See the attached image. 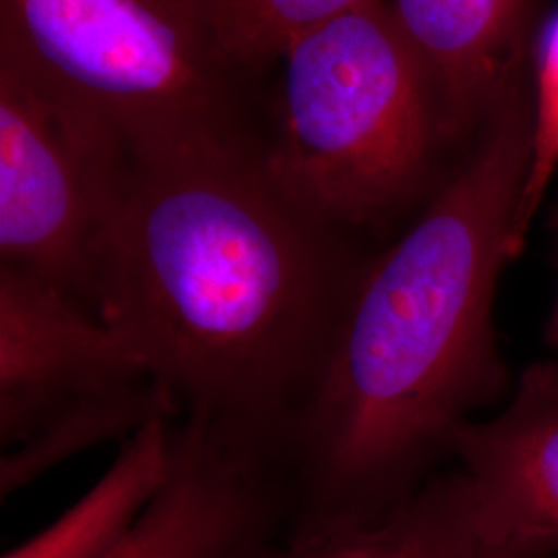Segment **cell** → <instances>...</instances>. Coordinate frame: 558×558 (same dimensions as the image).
Wrapping results in <instances>:
<instances>
[{"instance_id": "6da1fadb", "label": "cell", "mask_w": 558, "mask_h": 558, "mask_svg": "<svg viewBox=\"0 0 558 558\" xmlns=\"http://www.w3.org/2000/svg\"><path fill=\"white\" fill-rule=\"evenodd\" d=\"M232 133L126 149L92 306L177 420L279 453L331 348L359 263Z\"/></svg>"}, {"instance_id": "7a4b0ae2", "label": "cell", "mask_w": 558, "mask_h": 558, "mask_svg": "<svg viewBox=\"0 0 558 558\" xmlns=\"http://www.w3.org/2000/svg\"><path fill=\"white\" fill-rule=\"evenodd\" d=\"M532 158L513 89L418 220L360 267L279 453L292 509L283 538L371 523L430 478L433 461L505 383L493 304Z\"/></svg>"}, {"instance_id": "3957f363", "label": "cell", "mask_w": 558, "mask_h": 558, "mask_svg": "<svg viewBox=\"0 0 558 558\" xmlns=\"http://www.w3.org/2000/svg\"><path fill=\"white\" fill-rule=\"evenodd\" d=\"M269 174L329 230L393 216L430 172L439 110L428 69L385 0L323 21L283 52Z\"/></svg>"}, {"instance_id": "277c9868", "label": "cell", "mask_w": 558, "mask_h": 558, "mask_svg": "<svg viewBox=\"0 0 558 558\" xmlns=\"http://www.w3.org/2000/svg\"><path fill=\"white\" fill-rule=\"evenodd\" d=\"M0 54L110 124L126 149L230 131L199 0H0Z\"/></svg>"}, {"instance_id": "5b68a950", "label": "cell", "mask_w": 558, "mask_h": 558, "mask_svg": "<svg viewBox=\"0 0 558 558\" xmlns=\"http://www.w3.org/2000/svg\"><path fill=\"white\" fill-rule=\"evenodd\" d=\"M177 410L140 354L83 300L0 265V497Z\"/></svg>"}, {"instance_id": "8992f818", "label": "cell", "mask_w": 558, "mask_h": 558, "mask_svg": "<svg viewBox=\"0 0 558 558\" xmlns=\"http://www.w3.org/2000/svg\"><path fill=\"white\" fill-rule=\"evenodd\" d=\"M124 156L110 124L0 54V265L92 306L96 246Z\"/></svg>"}, {"instance_id": "52a82bcc", "label": "cell", "mask_w": 558, "mask_h": 558, "mask_svg": "<svg viewBox=\"0 0 558 558\" xmlns=\"http://www.w3.org/2000/svg\"><path fill=\"white\" fill-rule=\"evenodd\" d=\"M292 509L278 461L177 420L158 495L104 558H253L283 538Z\"/></svg>"}, {"instance_id": "ba28073f", "label": "cell", "mask_w": 558, "mask_h": 558, "mask_svg": "<svg viewBox=\"0 0 558 558\" xmlns=\"http://www.w3.org/2000/svg\"><path fill=\"white\" fill-rule=\"evenodd\" d=\"M557 548L461 468L359 527L281 538L253 558H548Z\"/></svg>"}, {"instance_id": "9c48e42d", "label": "cell", "mask_w": 558, "mask_h": 558, "mask_svg": "<svg viewBox=\"0 0 558 558\" xmlns=\"http://www.w3.org/2000/svg\"><path fill=\"white\" fill-rule=\"evenodd\" d=\"M393 13L424 60L440 133L456 137L509 94L523 0H393Z\"/></svg>"}, {"instance_id": "30bf717a", "label": "cell", "mask_w": 558, "mask_h": 558, "mask_svg": "<svg viewBox=\"0 0 558 558\" xmlns=\"http://www.w3.org/2000/svg\"><path fill=\"white\" fill-rule=\"evenodd\" d=\"M449 453L558 550V362L530 366L499 416L463 422Z\"/></svg>"}, {"instance_id": "8fae6325", "label": "cell", "mask_w": 558, "mask_h": 558, "mask_svg": "<svg viewBox=\"0 0 558 558\" xmlns=\"http://www.w3.org/2000/svg\"><path fill=\"white\" fill-rule=\"evenodd\" d=\"M174 420L122 440L112 465L69 511L2 558H104L158 495L172 463Z\"/></svg>"}, {"instance_id": "7c38bea8", "label": "cell", "mask_w": 558, "mask_h": 558, "mask_svg": "<svg viewBox=\"0 0 558 558\" xmlns=\"http://www.w3.org/2000/svg\"><path fill=\"white\" fill-rule=\"evenodd\" d=\"M364 0H216L205 9L221 64L279 57L283 48L323 21Z\"/></svg>"}, {"instance_id": "4fadbf2b", "label": "cell", "mask_w": 558, "mask_h": 558, "mask_svg": "<svg viewBox=\"0 0 558 558\" xmlns=\"http://www.w3.org/2000/svg\"><path fill=\"white\" fill-rule=\"evenodd\" d=\"M558 168V17L553 21L539 57L538 110L532 119V158L530 172L519 205L515 242L518 251L523 234L538 209L542 195Z\"/></svg>"}, {"instance_id": "5bb4252c", "label": "cell", "mask_w": 558, "mask_h": 558, "mask_svg": "<svg viewBox=\"0 0 558 558\" xmlns=\"http://www.w3.org/2000/svg\"><path fill=\"white\" fill-rule=\"evenodd\" d=\"M546 336L550 339V343L553 345H557L558 348V294L557 302H555V308H553V315H550V320H548V329H546Z\"/></svg>"}, {"instance_id": "9a60e30c", "label": "cell", "mask_w": 558, "mask_h": 558, "mask_svg": "<svg viewBox=\"0 0 558 558\" xmlns=\"http://www.w3.org/2000/svg\"><path fill=\"white\" fill-rule=\"evenodd\" d=\"M211 2H216V0H203V7H205V9H207V7H209V4H211Z\"/></svg>"}, {"instance_id": "2e32d148", "label": "cell", "mask_w": 558, "mask_h": 558, "mask_svg": "<svg viewBox=\"0 0 558 558\" xmlns=\"http://www.w3.org/2000/svg\"><path fill=\"white\" fill-rule=\"evenodd\" d=\"M548 558H558V555H555V557H548Z\"/></svg>"}, {"instance_id": "e0dca14e", "label": "cell", "mask_w": 558, "mask_h": 558, "mask_svg": "<svg viewBox=\"0 0 558 558\" xmlns=\"http://www.w3.org/2000/svg\"><path fill=\"white\" fill-rule=\"evenodd\" d=\"M201 4H203V0H199Z\"/></svg>"}]
</instances>
